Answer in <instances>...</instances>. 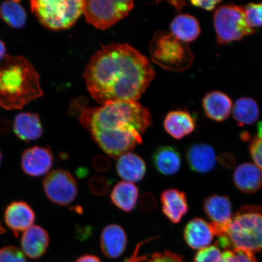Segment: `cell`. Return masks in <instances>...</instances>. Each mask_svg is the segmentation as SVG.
I'll return each instance as SVG.
<instances>
[{"instance_id":"cell-2","label":"cell","mask_w":262,"mask_h":262,"mask_svg":"<svg viewBox=\"0 0 262 262\" xmlns=\"http://www.w3.org/2000/svg\"><path fill=\"white\" fill-rule=\"evenodd\" d=\"M78 120L108 156L118 158L143 142L151 126L149 111L137 101H120L99 107H80Z\"/></svg>"},{"instance_id":"cell-36","label":"cell","mask_w":262,"mask_h":262,"mask_svg":"<svg viewBox=\"0 0 262 262\" xmlns=\"http://www.w3.org/2000/svg\"><path fill=\"white\" fill-rule=\"evenodd\" d=\"M222 1L209 0V1H191V4L195 7L201 8L209 12L214 11Z\"/></svg>"},{"instance_id":"cell-17","label":"cell","mask_w":262,"mask_h":262,"mask_svg":"<svg viewBox=\"0 0 262 262\" xmlns=\"http://www.w3.org/2000/svg\"><path fill=\"white\" fill-rule=\"evenodd\" d=\"M186 244L194 250H201L211 244L214 234L210 224L202 218L190 221L184 229Z\"/></svg>"},{"instance_id":"cell-19","label":"cell","mask_w":262,"mask_h":262,"mask_svg":"<svg viewBox=\"0 0 262 262\" xmlns=\"http://www.w3.org/2000/svg\"><path fill=\"white\" fill-rule=\"evenodd\" d=\"M49 237L48 232L38 225H33L23 234L22 251L29 258L35 259L42 256L48 248Z\"/></svg>"},{"instance_id":"cell-35","label":"cell","mask_w":262,"mask_h":262,"mask_svg":"<svg viewBox=\"0 0 262 262\" xmlns=\"http://www.w3.org/2000/svg\"><path fill=\"white\" fill-rule=\"evenodd\" d=\"M93 167L95 170L99 173L106 172L112 166L111 160L106 156L98 155L95 156L92 161Z\"/></svg>"},{"instance_id":"cell-23","label":"cell","mask_w":262,"mask_h":262,"mask_svg":"<svg viewBox=\"0 0 262 262\" xmlns=\"http://www.w3.org/2000/svg\"><path fill=\"white\" fill-rule=\"evenodd\" d=\"M152 161L157 171L164 176L175 175L182 166L181 155L171 146L158 147L153 153Z\"/></svg>"},{"instance_id":"cell-42","label":"cell","mask_w":262,"mask_h":262,"mask_svg":"<svg viewBox=\"0 0 262 262\" xmlns=\"http://www.w3.org/2000/svg\"><path fill=\"white\" fill-rule=\"evenodd\" d=\"M0 229H1V230H2L3 228H2L1 227H0Z\"/></svg>"},{"instance_id":"cell-13","label":"cell","mask_w":262,"mask_h":262,"mask_svg":"<svg viewBox=\"0 0 262 262\" xmlns=\"http://www.w3.org/2000/svg\"><path fill=\"white\" fill-rule=\"evenodd\" d=\"M163 214L172 224H179L187 214L189 209L185 192L177 189H168L161 194Z\"/></svg>"},{"instance_id":"cell-14","label":"cell","mask_w":262,"mask_h":262,"mask_svg":"<svg viewBox=\"0 0 262 262\" xmlns=\"http://www.w3.org/2000/svg\"><path fill=\"white\" fill-rule=\"evenodd\" d=\"M35 215L31 206L24 202H14L6 208V225L14 232H25L34 225Z\"/></svg>"},{"instance_id":"cell-11","label":"cell","mask_w":262,"mask_h":262,"mask_svg":"<svg viewBox=\"0 0 262 262\" xmlns=\"http://www.w3.org/2000/svg\"><path fill=\"white\" fill-rule=\"evenodd\" d=\"M54 158L48 147L34 146L23 153L21 166L26 174L40 177L48 173L53 165Z\"/></svg>"},{"instance_id":"cell-15","label":"cell","mask_w":262,"mask_h":262,"mask_svg":"<svg viewBox=\"0 0 262 262\" xmlns=\"http://www.w3.org/2000/svg\"><path fill=\"white\" fill-rule=\"evenodd\" d=\"M202 106L209 119L222 122L230 116L233 106L228 95L221 91H213L206 94L203 98Z\"/></svg>"},{"instance_id":"cell-22","label":"cell","mask_w":262,"mask_h":262,"mask_svg":"<svg viewBox=\"0 0 262 262\" xmlns=\"http://www.w3.org/2000/svg\"><path fill=\"white\" fill-rule=\"evenodd\" d=\"M117 172L120 178L131 183L142 180L146 172V165L144 160L133 152H127L118 157Z\"/></svg>"},{"instance_id":"cell-28","label":"cell","mask_w":262,"mask_h":262,"mask_svg":"<svg viewBox=\"0 0 262 262\" xmlns=\"http://www.w3.org/2000/svg\"><path fill=\"white\" fill-rule=\"evenodd\" d=\"M246 17L252 28L262 27V3H252L246 6Z\"/></svg>"},{"instance_id":"cell-34","label":"cell","mask_w":262,"mask_h":262,"mask_svg":"<svg viewBox=\"0 0 262 262\" xmlns=\"http://www.w3.org/2000/svg\"><path fill=\"white\" fill-rule=\"evenodd\" d=\"M157 199L152 194L149 192L143 193L140 198V209L144 212H149L156 208Z\"/></svg>"},{"instance_id":"cell-8","label":"cell","mask_w":262,"mask_h":262,"mask_svg":"<svg viewBox=\"0 0 262 262\" xmlns=\"http://www.w3.org/2000/svg\"><path fill=\"white\" fill-rule=\"evenodd\" d=\"M133 1H84L83 14L88 24L101 30L112 27L129 14Z\"/></svg>"},{"instance_id":"cell-12","label":"cell","mask_w":262,"mask_h":262,"mask_svg":"<svg viewBox=\"0 0 262 262\" xmlns=\"http://www.w3.org/2000/svg\"><path fill=\"white\" fill-rule=\"evenodd\" d=\"M127 238L125 231L117 224H111L103 229L100 235V249L105 256L117 258L126 248Z\"/></svg>"},{"instance_id":"cell-40","label":"cell","mask_w":262,"mask_h":262,"mask_svg":"<svg viewBox=\"0 0 262 262\" xmlns=\"http://www.w3.org/2000/svg\"><path fill=\"white\" fill-rule=\"evenodd\" d=\"M6 48L5 42L0 39V61L6 57Z\"/></svg>"},{"instance_id":"cell-41","label":"cell","mask_w":262,"mask_h":262,"mask_svg":"<svg viewBox=\"0 0 262 262\" xmlns=\"http://www.w3.org/2000/svg\"><path fill=\"white\" fill-rule=\"evenodd\" d=\"M2 160V155L1 151H0V165H1Z\"/></svg>"},{"instance_id":"cell-37","label":"cell","mask_w":262,"mask_h":262,"mask_svg":"<svg viewBox=\"0 0 262 262\" xmlns=\"http://www.w3.org/2000/svg\"><path fill=\"white\" fill-rule=\"evenodd\" d=\"M234 251L237 255L241 262H258L254 253L250 251L240 250V249H235Z\"/></svg>"},{"instance_id":"cell-24","label":"cell","mask_w":262,"mask_h":262,"mask_svg":"<svg viewBox=\"0 0 262 262\" xmlns=\"http://www.w3.org/2000/svg\"><path fill=\"white\" fill-rule=\"evenodd\" d=\"M170 29L171 34L185 43L196 40L201 33L198 19L188 14L176 16L170 25Z\"/></svg>"},{"instance_id":"cell-1","label":"cell","mask_w":262,"mask_h":262,"mask_svg":"<svg viewBox=\"0 0 262 262\" xmlns=\"http://www.w3.org/2000/svg\"><path fill=\"white\" fill-rule=\"evenodd\" d=\"M148 58L127 43H113L95 54L84 71L91 96L103 104L137 101L155 79Z\"/></svg>"},{"instance_id":"cell-16","label":"cell","mask_w":262,"mask_h":262,"mask_svg":"<svg viewBox=\"0 0 262 262\" xmlns=\"http://www.w3.org/2000/svg\"><path fill=\"white\" fill-rule=\"evenodd\" d=\"M186 159L192 171L202 173L211 171L217 162L214 149L204 143L189 146L186 153Z\"/></svg>"},{"instance_id":"cell-30","label":"cell","mask_w":262,"mask_h":262,"mask_svg":"<svg viewBox=\"0 0 262 262\" xmlns=\"http://www.w3.org/2000/svg\"><path fill=\"white\" fill-rule=\"evenodd\" d=\"M109 180L101 176H94L89 181V188L94 195L98 196L106 195L110 189Z\"/></svg>"},{"instance_id":"cell-3","label":"cell","mask_w":262,"mask_h":262,"mask_svg":"<svg viewBox=\"0 0 262 262\" xmlns=\"http://www.w3.org/2000/svg\"><path fill=\"white\" fill-rule=\"evenodd\" d=\"M42 94L40 76L28 59L7 54L0 61V106L21 110Z\"/></svg>"},{"instance_id":"cell-27","label":"cell","mask_w":262,"mask_h":262,"mask_svg":"<svg viewBox=\"0 0 262 262\" xmlns=\"http://www.w3.org/2000/svg\"><path fill=\"white\" fill-rule=\"evenodd\" d=\"M0 17L11 28L19 29L27 22V13L18 1H6L0 6Z\"/></svg>"},{"instance_id":"cell-26","label":"cell","mask_w":262,"mask_h":262,"mask_svg":"<svg viewBox=\"0 0 262 262\" xmlns=\"http://www.w3.org/2000/svg\"><path fill=\"white\" fill-rule=\"evenodd\" d=\"M259 116V107L253 98L241 97L235 100L232 106V117L239 126L253 124Z\"/></svg>"},{"instance_id":"cell-39","label":"cell","mask_w":262,"mask_h":262,"mask_svg":"<svg viewBox=\"0 0 262 262\" xmlns=\"http://www.w3.org/2000/svg\"><path fill=\"white\" fill-rule=\"evenodd\" d=\"M75 262H101V261L96 255L86 254L78 258Z\"/></svg>"},{"instance_id":"cell-31","label":"cell","mask_w":262,"mask_h":262,"mask_svg":"<svg viewBox=\"0 0 262 262\" xmlns=\"http://www.w3.org/2000/svg\"><path fill=\"white\" fill-rule=\"evenodd\" d=\"M0 262H27L26 255L21 250L9 246L0 249Z\"/></svg>"},{"instance_id":"cell-25","label":"cell","mask_w":262,"mask_h":262,"mask_svg":"<svg viewBox=\"0 0 262 262\" xmlns=\"http://www.w3.org/2000/svg\"><path fill=\"white\" fill-rule=\"evenodd\" d=\"M139 198V189L133 183L120 182L111 191L110 199L117 208L125 212H130L136 208Z\"/></svg>"},{"instance_id":"cell-10","label":"cell","mask_w":262,"mask_h":262,"mask_svg":"<svg viewBox=\"0 0 262 262\" xmlns=\"http://www.w3.org/2000/svg\"><path fill=\"white\" fill-rule=\"evenodd\" d=\"M204 209L211 222L210 225L214 235L223 236L233 216L230 200L225 195H209L205 200Z\"/></svg>"},{"instance_id":"cell-33","label":"cell","mask_w":262,"mask_h":262,"mask_svg":"<svg viewBox=\"0 0 262 262\" xmlns=\"http://www.w3.org/2000/svg\"><path fill=\"white\" fill-rule=\"evenodd\" d=\"M147 262H186L184 257L170 251L154 253Z\"/></svg>"},{"instance_id":"cell-29","label":"cell","mask_w":262,"mask_h":262,"mask_svg":"<svg viewBox=\"0 0 262 262\" xmlns=\"http://www.w3.org/2000/svg\"><path fill=\"white\" fill-rule=\"evenodd\" d=\"M222 253L217 245L201 249L195 255L194 262H220Z\"/></svg>"},{"instance_id":"cell-5","label":"cell","mask_w":262,"mask_h":262,"mask_svg":"<svg viewBox=\"0 0 262 262\" xmlns=\"http://www.w3.org/2000/svg\"><path fill=\"white\" fill-rule=\"evenodd\" d=\"M149 51L154 63L171 72L188 70L194 59L188 43L171 32L157 31L150 41Z\"/></svg>"},{"instance_id":"cell-9","label":"cell","mask_w":262,"mask_h":262,"mask_svg":"<svg viewBox=\"0 0 262 262\" xmlns=\"http://www.w3.org/2000/svg\"><path fill=\"white\" fill-rule=\"evenodd\" d=\"M44 191L55 204L67 206L73 203L78 194L76 181L70 172L63 169L52 171L45 177Z\"/></svg>"},{"instance_id":"cell-21","label":"cell","mask_w":262,"mask_h":262,"mask_svg":"<svg viewBox=\"0 0 262 262\" xmlns=\"http://www.w3.org/2000/svg\"><path fill=\"white\" fill-rule=\"evenodd\" d=\"M13 129L16 136L24 142L38 140L43 133L38 115L31 113L18 114L13 123Z\"/></svg>"},{"instance_id":"cell-18","label":"cell","mask_w":262,"mask_h":262,"mask_svg":"<svg viewBox=\"0 0 262 262\" xmlns=\"http://www.w3.org/2000/svg\"><path fill=\"white\" fill-rule=\"evenodd\" d=\"M163 126L169 135L173 139L180 140L194 132L196 122L194 117L188 111L176 110L167 114Z\"/></svg>"},{"instance_id":"cell-38","label":"cell","mask_w":262,"mask_h":262,"mask_svg":"<svg viewBox=\"0 0 262 262\" xmlns=\"http://www.w3.org/2000/svg\"><path fill=\"white\" fill-rule=\"evenodd\" d=\"M220 262H241L234 250H226L222 254Z\"/></svg>"},{"instance_id":"cell-20","label":"cell","mask_w":262,"mask_h":262,"mask_svg":"<svg viewBox=\"0 0 262 262\" xmlns=\"http://www.w3.org/2000/svg\"><path fill=\"white\" fill-rule=\"evenodd\" d=\"M234 183L242 192L253 194L262 187V171L254 164H242L234 173Z\"/></svg>"},{"instance_id":"cell-4","label":"cell","mask_w":262,"mask_h":262,"mask_svg":"<svg viewBox=\"0 0 262 262\" xmlns=\"http://www.w3.org/2000/svg\"><path fill=\"white\" fill-rule=\"evenodd\" d=\"M219 247L262 252V208L245 205L232 216L225 234L216 242Z\"/></svg>"},{"instance_id":"cell-7","label":"cell","mask_w":262,"mask_h":262,"mask_svg":"<svg viewBox=\"0 0 262 262\" xmlns=\"http://www.w3.org/2000/svg\"><path fill=\"white\" fill-rule=\"evenodd\" d=\"M214 26L219 45L240 41L255 33L248 24L245 8L234 4L219 6L214 13Z\"/></svg>"},{"instance_id":"cell-32","label":"cell","mask_w":262,"mask_h":262,"mask_svg":"<svg viewBox=\"0 0 262 262\" xmlns=\"http://www.w3.org/2000/svg\"><path fill=\"white\" fill-rule=\"evenodd\" d=\"M258 135L252 139L250 151L255 165L257 166L262 171V130Z\"/></svg>"},{"instance_id":"cell-6","label":"cell","mask_w":262,"mask_h":262,"mask_svg":"<svg viewBox=\"0 0 262 262\" xmlns=\"http://www.w3.org/2000/svg\"><path fill=\"white\" fill-rule=\"evenodd\" d=\"M30 5L40 24L53 31L70 28L83 14V0H33Z\"/></svg>"}]
</instances>
